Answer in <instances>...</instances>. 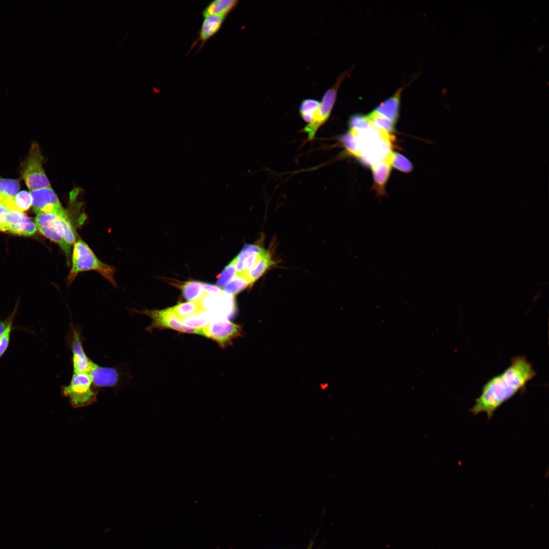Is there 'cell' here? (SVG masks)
Returning a JSON list of instances; mask_svg holds the SVG:
<instances>
[{"label":"cell","instance_id":"obj_1","mask_svg":"<svg viewBox=\"0 0 549 549\" xmlns=\"http://www.w3.org/2000/svg\"><path fill=\"white\" fill-rule=\"evenodd\" d=\"M536 373L525 356L511 359L510 365L502 373L490 379L470 409L473 415L485 413L489 419L504 402L518 392H524L527 383Z\"/></svg>","mask_w":549,"mask_h":549},{"label":"cell","instance_id":"obj_2","mask_svg":"<svg viewBox=\"0 0 549 549\" xmlns=\"http://www.w3.org/2000/svg\"><path fill=\"white\" fill-rule=\"evenodd\" d=\"M361 152L360 160L366 165L387 160L392 152L391 150L392 136L385 132L370 128L362 132L355 133ZM390 163V162H389Z\"/></svg>","mask_w":549,"mask_h":549},{"label":"cell","instance_id":"obj_3","mask_svg":"<svg viewBox=\"0 0 549 549\" xmlns=\"http://www.w3.org/2000/svg\"><path fill=\"white\" fill-rule=\"evenodd\" d=\"M87 270L98 271L112 285L116 286L114 279V267L99 260L87 244L79 239L73 246L69 283L72 282L79 273Z\"/></svg>","mask_w":549,"mask_h":549},{"label":"cell","instance_id":"obj_4","mask_svg":"<svg viewBox=\"0 0 549 549\" xmlns=\"http://www.w3.org/2000/svg\"><path fill=\"white\" fill-rule=\"evenodd\" d=\"M62 392L69 398L71 405L74 408L94 403L98 395V391L88 373H73L70 383L62 387Z\"/></svg>","mask_w":549,"mask_h":549},{"label":"cell","instance_id":"obj_5","mask_svg":"<svg viewBox=\"0 0 549 549\" xmlns=\"http://www.w3.org/2000/svg\"><path fill=\"white\" fill-rule=\"evenodd\" d=\"M43 162L40 147L37 143L33 142L21 169L22 177L30 191L51 187L43 167Z\"/></svg>","mask_w":549,"mask_h":549},{"label":"cell","instance_id":"obj_6","mask_svg":"<svg viewBox=\"0 0 549 549\" xmlns=\"http://www.w3.org/2000/svg\"><path fill=\"white\" fill-rule=\"evenodd\" d=\"M351 69L342 72L337 78L333 85L327 89L322 96L319 108L314 120L305 126L302 131L308 134V139L312 140L319 128L329 118L337 99L340 85L349 75Z\"/></svg>","mask_w":549,"mask_h":549},{"label":"cell","instance_id":"obj_7","mask_svg":"<svg viewBox=\"0 0 549 549\" xmlns=\"http://www.w3.org/2000/svg\"><path fill=\"white\" fill-rule=\"evenodd\" d=\"M240 327L228 319L217 317L200 329V334L209 338L223 347L231 344L233 339L240 334Z\"/></svg>","mask_w":549,"mask_h":549},{"label":"cell","instance_id":"obj_8","mask_svg":"<svg viewBox=\"0 0 549 549\" xmlns=\"http://www.w3.org/2000/svg\"><path fill=\"white\" fill-rule=\"evenodd\" d=\"M137 313L148 316L151 319L150 325L147 330L153 329H171L179 332L200 334V330L185 326L176 315L172 308L161 310L136 311Z\"/></svg>","mask_w":549,"mask_h":549},{"label":"cell","instance_id":"obj_9","mask_svg":"<svg viewBox=\"0 0 549 549\" xmlns=\"http://www.w3.org/2000/svg\"><path fill=\"white\" fill-rule=\"evenodd\" d=\"M61 217L49 213L37 214L35 225L42 234L57 243L68 256L71 246L65 242L62 238Z\"/></svg>","mask_w":549,"mask_h":549},{"label":"cell","instance_id":"obj_10","mask_svg":"<svg viewBox=\"0 0 549 549\" xmlns=\"http://www.w3.org/2000/svg\"><path fill=\"white\" fill-rule=\"evenodd\" d=\"M30 193L33 209L37 214L49 213L62 217L68 215L51 187L32 191Z\"/></svg>","mask_w":549,"mask_h":549},{"label":"cell","instance_id":"obj_11","mask_svg":"<svg viewBox=\"0 0 549 549\" xmlns=\"http://www.w3.org/2000/svg\"><path fill=\"white\" fill-rule=\"evenodd\" d=\"M1 231L18 235L30 236L37 230L35 223L23 212L5 209L0 218Z\"/></svg>","mask_w":549,"mask_h":549},{"label":"cell","instance_id":"obj_12","mask_svg":"<svg viewBox=\"0 0 549 549\" xmlns=\"http://www.w3.org/2000/svg\"><path fill=\"white\" fill-rule=\"evenodd\" d=\"M69 337V345L72 352V362L73 373H89L95 365L86 354L82 345L81 330L77 326L71 325Z\"/></svg>","mask_w":549,"mask_h":549},{"label":"cell","instance_id":"obj_13","mask_svg":"<svg viewBox=\"0 0 549 549\" xmlns=\"http://www.w3.org/2000/svg\"><path fill=\"white\" fill-rule=\"evenodd\" d=\"M265 250L255 245H246L235 259L236 274L245 276L251 270Z\"/></svg>","mask_w":549,"mask_h":549},{"label":"cell","instance_id":"obj_14","mask_svg":"<svg viewBox=\"0 0 549 549\" xmlns=\"http://www.w3.org/2000/svg\"><path fill=\"white\" fill-rule=\"evenodd\" d=\"M95 386L113 387L118 380V373L113 368L101 367L97 364L88 373Z\"/></svg>","mask_w":549,"mask_h":549},{"label":"cell","instance_id":"obj_15","mask_svg":"<svg viewBox=\"0 0 549 549\" xmlns=\"http://www.w3.org/2000/svg\"><path fill=\"white\" fill-rule=\"evenodd\" d=\"M226 16L210 15L203 17V19L198 33L199 37L195 41L192 47L197 42H201L199 49L210 38L215 36L221 29Z\"/></svg>","mask_w":549,"mask_h":549},{"label":"cell","instance_id":"obj_16","mask_svg":"<svg viewBox=\"0 0 549 549\" xmlns=\"http://www.w3.org/2000/svg\"><path fill=\"white\" fill-rule=\"evenodd\" d=\"M404 88L400 87L392 96L377 106L373 111L395 124L399 116L401 96Z\"/></svg>","mask_w":549,"mask_h":549},{"label":"cell","instance_id":"obj_17","mask_svg":"<svg viewBox=\"0 0 549 549\" xmlns=\"http://www.w3.org/2000/svg\"><path fill=\"white\" fill-rule=\"evenodd\" d=\"M20 184L18 180L0 179V206L7 210L15 207L14 197L19 192Z\"/></svg>","mask_w":549,"mask_h":549},{"label":"cell","instance_id":"obj_18","mask_svg":"<svg viewBox=\"0 0 549 549\" xmlns=\"http://www.w3.org/2000/svg\"><path fill=\"white\" fill-rule=\"evenodd\" d=\"M374 187L377 193L383 195L385 187L390 176L391 166L387 160L381 161L373 163L371 166Z\"/></svg>","mask_w":549,"mask_h":549},{"label":"cell","instance_id":"obj_19","mask_svg":"<svg viewBox=\"0 0 549 549\" xmlns=\"http://www.w3.org/2000/svg\"><path fill=\"white\" fill-rule=\"evenodd\" d=\"M238 3V0H214L209 3L201 13L203 17L210 15L228 16L236 8Z\"/></svg>","mask_w":549,"mask_h":549},{"label":"cell","instance_id":"obj_20","mask_svg":"<svg viewBox=\"0 0 549 549\" xmlns=\"http://www.w3.org/2000/svg\"><path fill=\"white\" fill-rule=\"evenodd\" d=\"M216 318V316L212 312L201 311L182 318L181 320L185 326L200 330Z\"/></svg>","mask_w":549,"mask_h":549},{"label":"cell","instance_id":"obj_21","mask_svg":"<svg viewBox=\"0 0 549 549\" xmlns=\"http://www.w3.org/2000/svg\"><path fill=\"white\" fill-rule=\"evenodd\" d=\"M273 264L269 253L266 251L255 266L245 276L250 285L258 279Z\"/></svg>","mask_w":549,"mask_h":549},{"label":"cell","instance_id":"obj_22","mask_svg":"<svg viewBox=\"0 0 549 549\" xmlns=\"http://www.w3.org/2000/svg\"><path fill=\"white\" fill-rule=\"evenodd\" d=\"M320 102L312 98L304 99L299 106V113L302 119L310 124L314 120L319 108Z\"/></svg>","mask_w":549,"mask_h":549},{"label":"cell","instance_id":"obj_23","mask_svg":"<svg viewBox=\"0 0 549 549\" xmlns=\"http://www.w3.org/2000/svg\"><path fill=\"white\" fill-rule=\"evenodd\" d=\"M339 139L347 153L360 159L361 152L359 144L357 137L353 132L349 130L348 132L340 135Z\"/></svg>","mask_w":549,"mask_h":549},{"label":"cell","instance_id":"obj_24","mask_svg":"<svg viewBox=\"0 0 549 549\" xmlns=\"http://www.w3.org/2000/svg\"><path fill=\"white\" fill-rule=\"evenodd\" d=\"M372 128L389 134L394 130V123L387 118L372 111L367 115Z\"/></svg>","mask_w":549,"mask_h":549},{"label":"cell","instance_id":"obj_25","mask_svg":"<svg viewBox=\"0 0 549 549\" xmlns=\"http://www.w3.org/2000/svg\"><path fill=\"white\" fill-rule=\"evenodd\" d=\"M181 289L184 297L189 301L197 300L206 294L202 283L198 281L187 282L182 285Z\"/></svg>","mask_w":549,"mask_h":549},{"label":"cell","instance_id":"obj_26","mask_svg":"<svg viewBox=\"0 0 549 549\" xmlns=\"http://www.w3.org/2000/svg\"><path fill=\"white\" fill-rule=\"evenodd\" d=\"M172 308L180 319L199 311H203L199 299L178 303L172 307Z\"/></svg>","mask_w":549,"mask_h":549},{"label":"cell","instance_id":"obj_27","mask_svg":"<svg viewBox=\"0 0 549 549\" xmlns=\"http://www.w3.org/2000/svg\"><path fill=\"white\" fill-rule=\"evenodd\" d=\"M349 130L358 133L371 128L367 115L356 113L350 116L348 120Z\"/></svg>","mask_w":549,"mask_h":549},{"label":"cell","instance_id":"obj_28","mask_svg":"<svg viewBox=\"0 0 549 549\" xmlns=\"http://www.w3.org/2000/svg\"><path fill=\"white\" fill-rule=\"evenodd\" d=\"M389 162L391 166L403 172L409 173L413 169L411 162L405 156L396 152H392Z\"/></svg>","mask_w":549,"mask_h":549},{"label":"cell","instance_id":"obj_29","mask_svg":"<svg viewBox=\"0 0 549 549\" xmlns=\"http://www.w3.org/2000/svg\"><path fill=\"white\" fill-rule=\"evenodd\" d=\"M250 285L243 276L236 274L234 278L224 287L225 292L232 295L238 293Z\"/></svg>","mask_w":549,"mask_h":549},{"label":"cell","instance_id":"obj_30","mask_svg":"<svg viewBox=\"0 0 549 549\" xmlns=\"http://www.w3.org/2000/svg\"><path fill=\"white\" fill-rule=\"evenodd\" d=\"M14 201L17 211L23 213L32 205V197L30 193L26 191L19 192L14 197Z\"/></svg>","mask_w":549,"mask_h":549},{"label":"cell","instance_id":"obj_31","mask_svg":"<svg viewBox=\"0 0 549 549\" xmlns=\"http://www.w3.org/2000/svg\"><path fill=\"white\" fill-rule=\"evenodd\" d=\"M16 311V310L15 309L13 313L11 315L10 320L7 328L0 337V359L5 353L9 346Z\"/></svg>","mask_w":549,"mask_h":549},{"label":"cell","instance_id":"obj_32","mask_svg":"<svg viewBox=\"0 0 549 549\" xmlns=\"http://www.w3.org/2000/svg\"><path fill=\"white\" fill-rule=\"evenodd\" d=\"M236 274L235 259L234 258L222 271L217 281L218 286L222 287L226 285L234 278Z\"/></svg>","mask_w":549,"mask_h":549},{"label":"cell","instance_id":"obj_33","mask_svg":"<svg viewBox=\"0 0 549 549\" xmlns=\"http://www.w3.org/2000/svg\"><path fill=\"white\" fill-rule=\"evenodd\" d=\"M202 285L207 294L208 293L214 296H221L223 293L222 290L216 285L207 283H202Z\"/></svg>","mask_w":549,"mask_h":549},{"label":"cell","instance_id":"obj_34","mask_svg":"<svg viewBox=\"0 0 549 549\" xmlns=\"http://www.w3.org/2000/svg\"><path fill=\"white\" fill-rule=\"evenodd\" d=\"M10 318L11 315L6 318L5 320H0V337L2 336L6 328H7L10 320Z\"/></svg>","mask_w":549,"mask_h":549},{"label":"cell","instance_id":"obj_35","mask_svg":"<svg viewBox=\"0 0 549 549\" xmlns=\"http://www.w3.org/2000/svg\"><path fill=\"white\" fill-rule=\"evenodd\" d=\"M544 47H545V46H544V45H541V46H539V47H538V48H537V50H538V51H539V52H540V51H542V50H543V48H544Z\"/></svg>","mask_w":549,"mask_h":549},{"label":"cell","instance_id":"obj_36","mask_svg":"<svg viewBox=\"0 0 549 549\" xmlns=\"http://www.w3.org/2000/svg\"><path fill=\"white\" fill-rule=\"evenodd\" d=\"M5 209H5L4 208H3V207H2L0 206V218H1V215H2V212H3V211H4L5 210Z\"/></svg>","mask_w":549,"mask_h":549}]
</instances>
